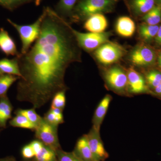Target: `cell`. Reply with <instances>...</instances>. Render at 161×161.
<instances>
[{"mask_svg": "<svg viewBox=\"0 0 161 161\" xmlns=\"http://www.w3.org/2000/svg\"><path fill=\"white\" fill-rule=\"evenodd\" d=\"M37 40L24 54L18 56L21 77L17 99L40 108L58 92L66 91L64 77L72 63L80 62L81 48L68 20L50 7L43 9Z\"/></svg>", "mask_w": 161, "mask_h": 161, "instance_id": "obj_1", "label": "cell"}, {"mask_svg": "<svg viewBox=\"0 0 161 161\" xmlns=\"http://www.w3.org/2000/svg\"><path fill=\"white\" fill-rule=\"evenodd\" d=\"M118 0H79L76 4L69 23L85 21L95 14L110 13L114 11Z\"/></svg>", "mask_w": 161, "mask_h": 161, "instance_id": "obj_2", "label": "cell"}, {"mask_svg": "<svg viewBox=\"0 0 161 161\" xmlns=\"http://www.w3.org/2000/svg\"><path fill=\"white\" fill-rule=\"evenodd\" d=\"M103 79L109 89L120 95H128V75L127 69L116 64L105 68Z\"/></svg>", "mask_w": 161, "mask_h": 161, "instance_id": "obj_3", "label": "cell"}, {"mask_svg": "<svg viewBox=\"0 0 161 161\" xmlns=\"http://www.w3.org/2000/svg\"><path fill=\"white\" fill-rule=\"evenodd\" d=\"M126 53L123 46L110 41L94 51L93 56L99 64L106 68L118 63Z\"/></svg>", "mask_w": 161, "mask_h": 161, "instance_id": "obj_4", "label": "cell"}, {"mask_svg": "<svg viewBox=\"0 0 161 161\" xmlns=\"http://www.w3.org/2000/svg\"><path fill=\"white\" fill-rule=\"evenodd\" d=\"M43 18V14L38 18L32 24L28 25H20L12 21L10 19H7L8 23L16 30L19 36L21 43V54L23 55L27 53L32 45L37 40L41 30V25Z\"/></svg>", "mask_w": 161, "mask_h": 161, "instance_id": "obj_5", "label": "cell"}, {"mask_svg": "<svg viewBox=\"0 0 161 161\" xmlns=\"http://www.w3.org/2000/svg\"><path fill=\"white\" fill-rule=\"evenodd\" d=\"M157 52L149 44L140 42L130 51L128 59L132 66L147 68L156 64Z\"/></svg>", "mask_w": 161, "mask_h": 161, "instance_id": "obj_6", "label": "cell"}, {"mask_svg": "<svg viewBox=\"0 0 161 161\" xmlns=\"http://www.w3.org/2000/svg\"><path fill=\"white\" fill-rule=\"evenodd\" d=\"M73 32L81 49L88 53H93L104 43L110 41L112 35L110 31L82 33L73 28Z\"/></svg>", "mask_w": 161, "mask_h": 161, "instance_id": "obj_7", "label": "cell"}, {"mask_svg": "<svg viewBox=\"0 0 161 161\" xmlns=\"http://www.w3.org/2000/svg\"><path fill=\"white\" fill-rule=\"evenodd\" d=\"M58 127L48 123L43 117L35 130L36 139L55 152L61 148L58 138Z\"/></svg>", "mask_w": 161, "mask_h": 161, "instance_id": "obj_8", "label": "cell"}, {"mask_svg": "<svg viewBox=\"0 0 161 161\" xmlns=\"http://www.w3.org/2000/svg\"><path fill=\"white\" fill-rule=\"evenodd\" d=\"M128 75V94L138 95L152 92L149 89L145 77L136 71L134 66H131L127 69Z\"/></svg>", "mask_w": 161, "mask_h": 161, "instance_id": "obj_9", "label": "cell"}, {"mask_svg": "<svg viewBox=\"0 0 161 161\" xmlns=\"http://www.w3.org/2000/svg\"><path fill=\"white\" fill-rule=\"evenodd\" d=\"M89 146L92 153L98 161H104L109 157V154L105 149L101 138L100 130L92 127L86 134Z\"/></svg>", "mask_w": 161, "mask_h": 161, "instance_id": "obj_10", "label": "cell"}, {"mask_svg": "<svg viewBox=\"0 0 161 161\" xmlns=\"http://www.w3.org/2000/svg\"><path fill=\"white\" fill-rule=\"evenodd\" d=\"M126 5L133 17L142 18L155 6V0H128Z\"/></svg>", "mask_w": 161, "mask_h": 161, "instance_id": "obj_11", "label": "cell"}, {"mask_svg": "<svg viewBox=\"0 0 161 161\" xmlns=\"http://www.w3.org/2000/svg\"><path fill=\"white\" fill-rule=\"evenodd\" d=\"M112 99V96L107 94L101 100L95 109L92 119V127L96 130H100L101 126L103 122Z\"/></svg>", "mask_w": 161, "mask_h": 161, "instance_id": "obj_12", "label": "cell"}, {"mask_svg": "<svg viewBox=\"0 0 161 161\" xmlns=\"http://www.w3.org/2000/svg\"><path fill=\"white\" fill-rule=\"evenodd\" d=\"M108 26V22L103 14H95L91 16L85 21L84 28L89 32L102 33Z\"/></svg>", "mask_w": 161, "mask_h": 161, "instance_id": "obj_13", "label": "cell"}, {"mask_svg": "<svg viewBox=\"0 0 161 161\" xmlns=\"http://www.w3.org/2000/svg\"><path fill=\"white\" fill-rule=\"evenodd\" d=\"M0 50L7 56L18 57L20 54L14 40L3 28H0Z\"/></svg>", "mask_w": 161, "mask_h": 161, "instance_id": "obj_14", "label": "cell"}, {"mask_svg": "<svg viewBox=\"0 0 161 161\" xmlns=\"http://www.w3.org/2000/svg\"><path fill=\"white\" fill-rule=\"evenodd\" d=\"M73 151L82 161H98L90 149L86 134L79 138Z\"/></svg>", "mask_w": 161, "mask_h": 161, "instance_id": "obj_15", "label": "cell"}, {"mask_svg": "<svg viewBox=\"0 0 161 161\" xmlns=\"http://www.w3.org/2000/svg\"><path fill=\"white\" fill-rule=\"evenodd\" d=\"M136 25L133 20L128 16L119 18L115 26L116 32L119 36L130 38L135 33Z\"/></svg>", "mask_w": 161, "mask_h": 161, "instance_id": "obj_16", "label": "cell"}, {"mask_svg": "<svg viewBox=\"0 0 161 161\" xmlns=\"http://www.w3.org/2000/svg\"><path fill=\"white\" fill-rule=\"evenodd\" d=\"M159 27V25H151L144 23L140 24L138 27V33L142 42L149 44L152 42L155 39Z\"/></svg>", "mask_w": 161, "mask_h": 161, "instance_id": "obj_17", "label": "cell"}, {"mask_svg": "<svg viewBox=\"0 0 161 161\" xmlns=\"http://www.w3.org/2000/svg\"><path fill=\"white\" fill-rule=\"evenodd\" d=\"M0 72L3 74L14 75L21 78V74L17 57L11 59L8 58L1 59Z\"/></svg>", "mask_w": 161, "mask_h": 161, "instance_id": "obj_18", "label": "cell"}, {"mask_svg": "<svg viewBox=\"0 0 161 161\" xmlns=\"http://www.w3.org/2000/svg\"><path fill=\"white\" fill-rule=\"evenodd\" d=\"M13 106L7 96L0 98V127L6 128V123L11 118Z\"/></svg>", "mask_w": 161, "mask_h": 161, "instance_id": "obj_19", "label": "cell"}, {"mask_svg": "<svg viewBox=\"0 0 161 161\" xmlns=\"http://www.w3.org/2000/svg\"><path fill=\"white\" fill-rule=\"evenodd\" d=\"M77 0H60L56 7V11L62 18L70 19Z\"/></svg>", "mask_w": 161, "mask_h": 161, "instance_id": "obj_20", "label": "cell"}, {"mask_svg": "<svg viewBox=\"0 0 161 161\" xmlns=\"http://www.w3.org/2000/svg\"><path fill=\"white\" fill-rule=\"evenodd\" d=\"M141 19L143 23L149 25H159L161 22V5H155Z\"/></svg>", "mask_w": 161, "mask_h": 161, "instance_id": "obj_21", "label": "cell"}, {"mask_svg": "<svg viewBox=\"0 0 161 161\" xmlns=\"http://www.w3.org/2000/svg\"><path fill=\"white\" fill-rule=\"evenodd\" d=\"M32 159L33 161H58L56 152L45 145Z\"/></svg>", "mask_w": 161, "mask_h": 161, "instance_id": "obj_22", "label": "cell"}, {"mask_svg": "<svg viewBox=\"0 0 161 161\" xmlns=\"http://www.w3.org/2000/svg\"><path fill=\"white\" fill-rule=\"evenodd\" d=\"M144 77L149 89L152 92V90L161 82V70L158 69L149 70L146 73Z\"/></svg>", "mask_w": 161, "mask_h": 161, "instance_id": "obj_23", "label": "cell"}, {"mask_svg": "<svg viewBox=\"0 0 161 161\" xmlns=\"http://www.w3.org/2000/svg\"><path fill=\"white\" fill-rule=\"evenodd\" d=\"M19 78L18 76L7 74H3L0 77V98L7 96L9 87Z\"/></svg>", "mask_w": 161, "mask_h": 161, "instance_id": "obj_24", "label": "cell"}, {"mask_svg": "<svg viewBox=\"0 0 161 161\" xmlns=\"http://www.w3.org/2000/svg\"><path fill=\"white\" fill-rule=\"evenodd\" d=\"M12 126L17 128H23L32 130H35L36 126L25 116L20 114H17L16 116L12 119L9 122Z\"/></svg>", "mask_w": 161, "mask_h": 161, "instance_id": "obj_25", "label": "cell"}, {"mask_svg": "<svg viewBox=\"0 0 161 161\" xmlns=\"http://www.w3.org/2000/svg\"><path fill=\"white\" fill-rule=\"evenodd\" d=\"M36 109L33 108L29 109H19L15 112V115L20 114L25 116L34 125L36 128L40 123L43 117L38 115L36 112Z\"/></svg>", "mask_w": 161, "mask_h": 161, "instance_id": "obj_26", "label": "cell"}, {"mask_svg": "<svg viewBox=\"0 0 161 161\" xmlns=\"http://www.w3.org/2000/svg\"><path fill=\"white\" fill-rule=\"evenodd\" d=\"M66 91L58 92L52 98L51 108H57L62 110H64L66 103L65 98Z\"/></svg>", "mask_w": 161, "mask_h": 161, "instance_id": "obj_27", "label": "cell"}, {"mask_svg": "<svg viewBox=\"0 0 161 161\" xmlns=\"http://www.w3.org/2000/svg\"><path fill=\"white\" fill-rule=\"evenodd\" d=\"M58 161H82L72 152H66L62 150L59 149L56 152Z\"/></svg>", "mask_w": 161, "mask_h": 161, "instance_id": "obj_28", "label": "cell"}, {"mask_svg": "<svg viewBox=\"0 0 161 161\" xmlns=\"http://www.w3.org/2000/svg\"><path fill=\"white\" fill-rule=\"evenodd\" d=\"M21 154L23 159H32L35 155L34 151L30 144L23 147L21 150Z\"/></svg>", "mask_w": 161, "mask_h": 161, "instance_id": "obj_29", "label": "cell"}, {"mask_svg": "<svg viewBox=\"0 0 161 161\" xmlns=\"http://www.w3.org/2000/svg\"><path fill=\"white\" fill-rule=\"evenodd\" d=\"M43 118L47 123L53 125L57 127H58V126H59L56 116L50 109L49 111L46 112V113H45Z\"/></svg>", "mask_w": 161, "mask_h": 161, "instance_id": "obj_30", "label": "cell"}, {"mask_svg": "<svg viewBox=\"0 0 161 161\" xmlns=\"http://www.w3.org/2000/svg\"><path fill=\"white\" fill-rule=\"evenodd\" d=\"M50 109L52 110V112L56 116L58 125L63 124L64 122L63 111L57 108H50Z\"/></svg>", "mask_w": 161, "mask_h": 161, "instance_id": "obj_31", "label": "cell"}, {"mask_svg": "<svg viewBox=\"0 0 161 161\" xmlns=\"http://www.w3.org/2000/svg\"><path fill=\"white\" fill-rule=\"evenodd\" d=\"M0 5L10 10H13L16 8L14 0H0Z\"/></svg>", "mask_w": 161, "mask_h": 161, "instance_id": "obj_32", "label": "cell"}, {"mask_svg": "<svg viewBox=\"0 0 161 161\" xmlns=\"http://www.w3.org/2000/svg\"><path fill=\"white\" fill-rule=\"evenodd\" d=\"M154 41L158 45L161 46V24L159 25L158 31L154 39Z\"/></svg>", "mask_w": 161, "mask_h": 161, "instance_id": "obj_33", "label": "cell"}, {"mask_svg": "<svg viewBox=\"0 0 161 161\" xmlns=\"http://www.w3.org/2000/svg\"><path fill=\"white\" fill-rule=\"evenodd\" d=\"M152 95L161 97V82L152 91Z\"/></svg>", "mask_w": 161, "mask_h": 161, "instance_id": "obj_34", "label": "cell"}, {"mask_svg": "<svg viewBox=\"0 0 161 161\" xmlns=\"http://www.w3.org/2000/svg\"><path fill=\"white\" fill-rule=\"evenodd\" d=\"M32 0H14L15 6L17 8L18 6L29 3Z\"/></svg>", "mask_w": 161, "mask_h": 161, "instance_id": "obj_35", "label": "cell"}, {"mask_svg": "<svg viewBox=\"0 0 161 161\" xmlns=\"http://www.w3.org/2000/svg\"><path fill=\"white\" fill-rule=\"evenodd\" d=\"M156 63L157 64L159 69L161 70V49H160L158 52H157Z\"/></svg>", "mask_w": 161, "mask_h": 161, "instance_id": "obj_36", "label": "cell"}, {"mask_svg": "<svg viewBox=\"0 0 161 161\" xmlns=\"http://www.w3.org/2000/svg\"><path fill=\"white\" fill-rule=\"evenodd\" d=\"M0 161H17L14 157L12 156L0 158Z\"/></svg>", "mask_w": 161, "mask_h": 161, "instance_id": "obj_37", "label": "cell"}, {"mask_svg": "<svg viewBox=\"0 0 161 161\" xmlns=\"http://www.w3.org/2000/svg\"><path fill=\"white\" fill-rule=\"evenodd\" d=\"M43 0H35V5L36 6H40Z\"/></svg>", "mask_w": 161, "mask_h": 161, "instance_id": "obj_38", "label": "cell"}, {"mask_svg": "<svg viewBox=\"0 0 161 161\" xmlns=\"http://www.w3.org/2000/svg\"><path fill=\"white\" fill-rule=\"evenodd\" d=\"M156 5H161V0H155Z\"/></svg>", "mask_w": 161, "mask_h": 161, "instance_id": "obj_39", "label": "cell"}, {"mask_svg": "<svg viewBox=\"0 0 161 161\" xmlns=\"http://www.w3.org/2000/svg\"><path fill=\"white\" fill-rule=\"evenodd\" d=\"M21 161H33L32 159H23Z\"/></svg>", "mask_w": 161, "mask_h": 161, "instance_id": "obj_40", "label": "cell"}, {"mask_svg": "<svg viewBox=\"0 0 161 161\" xmlns=\"http://www.w3.org/2000/svg\"><path fill=\"white\" fill-rule=\"evenodd\" d=\"M3 75V74H2V73H1V72H0V77H1V76H2V75Z\"/></svg>", "mask_w": 161, "mask_h": 161, "instance_id": "obj_41", "label": "cell"}]
</instances>
